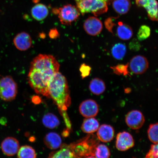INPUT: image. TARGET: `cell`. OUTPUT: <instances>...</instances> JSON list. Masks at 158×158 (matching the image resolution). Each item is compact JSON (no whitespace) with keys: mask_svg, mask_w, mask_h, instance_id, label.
I'll return each mask as SVG.
<instances>
[{"mask_svg":"<svg viewBox=\"0 0 158 158\" xmlns=\"http://www.w3.org/2000/svg\"><path fill=\"white\" fill-rule=\"evenodd\" d=\"M48 87L49 98L58 106L68 129L70 130L71 124L67 110L71 105V99L66 78L59 72L55 73L49 81Z\"/></svg>","mask_w":158,"mask_h":158,"instance_id":"obj_1","label":"cell"},{"mask_svg":"<svg viewBox=\"0 0 158 158\" xmlns=\"http://www.w3.org/2000/svg\"><path fill=\"white\" fill-rule=\"evenodd\" d=\"M52 76L38 69L30 68L27 79L30 85L36 93L49 98L48 84Z\"/></svg>","mask_w":158,"mask_h":158,"instance_id":"obj_2","label":"cell"},{"mask_svg":"<svg viewBox=\"0 0 158 158\" xmlns=\"http://www.w3.org/2000/svg\"><path fill=\"white\" fill-rule=\"evenodd\" d=\"M98 140L94 134H89L77 143L71 144L75 158H94V151Z\"/></svg>","mask_w":158,"mask_h":158,"instance_id":"obj_3","label":"cell"},{"mask_svg":"<svg viewBox=\"0 0 158 158\" xmlns=\"http://www.w3.org/2000/svg\"><path fill=\"white\" fill-rule=\"evenodd\" d=\"M76 2L77 7L82 15L91 13L97 17L108 10L107 4L103 0H82Z\"/></svg>","mask_w":158,"mask_h":158,"instance_id":"obj_4","label":"cell"},{"mask_svg":"<svg viewBox=\"0 0 158 158\" xmlns=\"http://www.w3.org/2000/svg\"><path fill=\"white\" fill-rule=\"evenodd\" d=\"M30 67L43 69L55 74L59 72L60 64L52 55L40 54L33 59Z\"/></svg>","mask_w":158,"mask_h":158,"instance_id":"obj_5","label":"cell"},{"mask_svg":"<svg viewBox=\"0 0 158 158\" xmlns=\"http://www.w3.org/2000/svg\"><path fill=\"white\" fill-rule=\"evenodd\" d=\"M18 92L17 85L10 76L3 77L0 80V98L5 102L14 100Z\"/></svg>","mask_w":158,"mask_h":158,"instance_id":"obj_6","label":"cell"},{"mask_svg":"<svg viewBox=\"0 0 158 158\" xmlns=\"http://www.w3.org/2000/svg\"><path fill=\"white\" fill-rule=\"evenodd\" d=\"M53 13L57 15L62 24L69 25L77 19L80 12L77 7L71 5H67L64 6L53 9Z\"/></svg>","mask_w":158,"mask_h":158,"instance_id":"obj_7","label":"cell"},{"mask_svg":"<svg viewBox=\"0 0 158 158\" xmlns=\"http://www.w3.org/2000/svg\"><path fill=\"white\" fill-rule=\"evenodd\" d=\"M125 122L128 127L133 130L141 128L145 122V118L141 112L133 110L128 112L125 117Z\"/></svg>","mask_w":158,"mask_h":158,"instance_id":"obj_8","label":"cell"},{"mask_svg":"<svg viewBox=\"0 0 158 158\" xmlns=\"http://www.w3.org/2000/svg\"><path fill=\"white\" fill-rule=\"evenodd\" d=\"M128 67L134 74H141L147 70L149 68V63L145 56L137 55L131 59L128 64Z\"/></svg>","mask_w":158,"mask_h":158,"instance_id":"obj_9","label":"cell"},{"mask_svg":"<svg viewBox=\"0 0 158 158\" xmlns=\"http://www.w3.org/2000/svg\"><path fill=\"white\" fill-rule=\"evenodd\" d=\"M134 141L133 136L127 131L120 132L116 137V147L118 151H125L133 148Z\"/></svg>","mask_w":158,"mask_h":158,"instance_id":"obj_10","label":"cell"},{"mask_svg":"<svg viewBox=\"0 0 158 158\" xmlns=\"http://www.w3.org/2000/svg\"><path fill=\"white\" fill-rule=\"evenodd\" d=\"M79 111L85 118L94 117L99 112V106L96 101L92 99L84 101L79 106Z\"/></svg>","mask_w":158,"mask_h":158,"instance_id":"obj_11","label":"cell"},{"mask_svg":"<svg viewBox=\"0 0 158 158\" xmlns=\"http://www.w3.org/2000/svg\"><path fill=\"white\" fill-rule=\"evenodd\" d=\"M19 148L18 140L13 137L5 138L1 144L2 151L7 156H13L15 155L18 152Z\"/></svg>","mask_w":158,"mask_h":158,"instance_id":"obj_12","label":"cell"},{"mask_svg":"<svg viewBox=\"0 0 158 158\" xmlns=\"http://www.w3.org/2000/svg\"><path fill=\"white\" fill-rule=\"evenodd\" d=\"M84 28L89 35L96 36L101 32L103 28L102 21L94 17H89L85 21Z\"/></svg>","mask_w":158,"mask_h":158,"instance_id":"obj_13","label":"cell"},{"mask_svg":"<svg viewBox=\"0 0 158 158\" xmlns=\"http://www.w3.org/2000/svg\"><path fill=\"white\" fill-rule=\"evenodd\" d=\"M32 39L28 33L22 32L18 33L13 39L15 46L21 51L27 50L32 45Z\"/></svg>","mask_w":158,"mask_h":158,"instance_id":"obj_14","label":"cell"},{"mask_svg":"<svg viewBox=\"0 0 158 158\" xmlns=\"http://www.w3.org/2000/svg\"><path fill=\"white\" fill-rule=\"evenodd\" d=\"M114 128L108 124H103L100 126L97 131V137L99 141L104 143H108L114 139Z\"/></svg>","mask_w":158,"mask_h":158,"instance_id":"obj_15","label":"cell"},{"mask_svg":"<svg viewBox=\"0 0 158 158\" xmlns=\"http://www.w3.org/2000/svg\"><path fill=\"white\" fill-rule=\"evenodd\" d=\"M44 142L47 147L51 149H58L62 145L60 135L55 132H50L46 134L44 138Z\"/></svg>","mask_w":158,"mask_h":158,"instance_id":"obj_16","label":"cell"},{"mask_svg":"<svg viewBox=\"0 0 158 158\" xmlns=\"http://www.w3.org/2000/svg\"><path fill=\"white\" fill-rule=\"evenodd\" d=\"M31 13L33 19L37 21H41L48 16L49 11L46 6L43 4L38 3L32 7Z\"/></svg>","mask_w":158,"mask_h":158,"instance_id":"obj_17","label":"cell"},{"mask_svg":"<svg viewBox=\"0 0 158 158\" xmlns=\"http://www.w3.org/2000/svg\"><path fill=\"white\" fill-rule=\"evenodd\" d=\"M100 124L97 119L94 118H86L84 120L81 130L85 133L92 134L98 131Z\"/></svg>","mask_w":158,"mask_h":158,"instance_id":"obj_18","label":"cell"},{"mask_svg":"<svg viewBox=\"0 0 158 158\" xmlns=\"http://www.w3.org/2000/svg\"><path fill=\"white\" fill-rule=\"evenodd\" d=\"M116 33L118 38L124 40H127L133 35V31L129 25L122 22H118Z\"/></svg>","mask_w":158,"mask_h":158,"instance_id":"obj_19","label":"cell"},{"mask_svg":"<svg viewBox=\"0 0 158 158\" xmlns=\"http://www.w3.org/2000/svg\"><path fill=\"white\" fill-rule=\"evenodd\" d=\"M49 158H75L72 148L70 145L62 144L58 151L52 152L49 154Z\"/></svg>","mask_w":158,"mask_h":158,"instance_id":"obj_20","label":"cell"},{"mask_svg":"<svg viewBox=\"0 0 158 158\" xmlns=\"http://www.w3.org/2000/svg\"><path fill=\"white\" fill-rule=\"evenodd\" d=\"M89 89L93 94L96 95H100L103 94L105 91L106 85L103 80L96 78L91 81Z\"/></svg>","mask_w":158,"mask_h":158,"instance_id":"obj_21","label":"cell"},{"mask_svg":"<svg viewBox=\"0 0 158 158\" xmlns=\"http://www.w3.org/2000/svg\"><path fill=\"white\" fill-rule=\"evenodd\" d=\"M112 6L114 11L120 15H125L131 7L130 0H114Z\"/></svg>","mask_w":158,"mask_h":158,"instance_id":"obj_22","label":"cell"},{"mask_svg":"<svg viewBox=\"0 0 158 158\" xmlns=\"http://www.w3.org/2000/svg\"><path fill=\"white\" fill-rule=\"evenodd\" d=\"M145 8L151 20L158 21V3L156 0H148Z\"/></svg>","mask_w":158,"mask_h":158,"instance_id":"obj_23","label":"cell"},{"mask_svg":"<svg viewBox=\"0 0 158 158\" xmlns=\"http://www.w3.org/2000/svg\"><path fill=\"white\" fill-rule=\"evenodd\" d=\"M42 122L45 127L54 129L59 126L60 121L57 116L52 113L45 114L42 118Z\"/></svg>","mask_w":158,"mask_h":158,"instance_id":"obj_24","label":"cell"},{"mask_svg":"<svg viewBox=\"0 0 158 158\" xmlns=\"http://www.w3.org/2000/svg\"><path fill=\"white\" fill-rule=\"evenodd\" d=\"M127 51L125 45L118 43L114 45L111 49V54L114 58L117 60H122L124 58Z\"/></svg>","mask_w":158,"mask_h":158,"instance_id":"obj_25","label":"cell"},{"mask_svg":"<svg viewBox=\"0 0 158 158\" xmlns=\"http://www.w3.org/2000/svg\"><path fill=\"white\" fill-rule=\"evenodd\" d=\"M36 156L34 149L27 145L22 146L17 153V157L19 158H35Z\"/></svg>","mask_w":158,"mask_h":158,"instance_id":"obj_26","label":"cell"},{"mask_svg":"<svg viewBox=\"0 0 158 158\" xmlns=\"http://www.w3.org/2000/svg\"><path fill=\"white\" fill-rule=\"evenodd\" d=\"M110 156L109 148L104 144H98L96 146L94 153V158H108Z\"/></svg>","mask_w":158,"mask_h":158,"instance_id":"obj_27","label":"cell"},{"mask_svg":"<svg viewBox=\"0 0 158 158\" xmlns=\"http://www.w3.org/2000/svg\"><path fill=\"white\" fill-rule=\"evenodd\" d=\"M148 135L152 143H158V123L150 124L148 130Z\"/></svg>","mask_w":158,"mask_h":158,"instance_id":"obj_28","label":"cell"},{"mask_svg":"<svg viewBox=\"0 0 158 158\" xmlns=\"http://www.w3.org/2000/svg\"><path fill=\"white\" fill-rule=\"evenodd\" d=\"M151 31L150 27L148 26H141L138 31L137 38L140 41H143L147 39L151 35Z\"/></svg>","mask_w":158,"mask_h":158,"instance_id":"obj_29","label":"cell"},{"mask_svg":"<svg viewBox=\"0 0 158 158\" xmlns=\"http://www.w3.org/2000/svg\"><path fill=\"white\" fill-rule=\"evenodd\" d=\"M128 64H120L117 66L111 67L114 74L118 75H123L124 76L129 75L128 71Z\"/></svg>","mask_w":158,"mask_h":158,"instance_id":"obj_30","label":"cell"},{"mask_svg":"<svg viewBox=\"0 0 158 158\" xmlns=\"http://www.w3.org/2000/svg\"><path fill=\"white\" fill-rule=\"evenodd\" d=\"M147 158H158V143L151 145L149 152L146 155Z\"/></svg>","mask_w":158,"mask_h":158,"instance_id":"obj_31","label":"cell"},{"mask_svg":"<svg viewBox=\"0 0 158 158\" xmlns=\"http://www.w3.org/2000/svg\"><path fill=\"white\" fill-rule=\"evenodd\" d=\"M80 70L81 73V76L82 78H84L90 74L91 68L85 64H83L81 65Z\"/></svg>","mask_w":158,"mask_h":158,"instance_id":"obj_32","label":"cell"},{"mask_svg":"<svg viewBox=\"0 0 158 158\" xmlns=\"http://www.w3.org/2000/svg\"><path fill=\"white\" fill-rule=\"evenodd\" d=\"M114 23L112 18H109L106 19L105 22V24L106 29L110 32H112V30L114 26Z\"/></svg>","mask_w":158,"mask_h":158,"instance_id":"obj_33","label":"cell"},{"mask_svg":"<svg viewBox=\"0 0 158 158\" xmlns=\"http://www.w3.org/2000/svg\"><path fill=\"white\" fill-rule=\"evenodd\" d=\"M59 33L56 29L51 30L49 33V37L51 38L55 39L59 36Z\"/></svg>","mask_w":158,"mask_h":158,"instance_id":"obj_34","label":"cell"},{"mask_svg":"<svg viewBox=\"0 0 158 158\" xmlns=\"http://www.w3.org/2000/svg\"><path fill=\"white\" fill-rule=\"evenodd\" d=\"M148 0H136V4L138 6L145 8L147 5Z\"/></svg>","mask_w":158,"mask_h":158,"instance_id":"obj_35","label":"cell"},{"mask_svg":"<svg viewBox=\"0 0 158 158\" xmlns=\"http://www.w3.org/2000/svg\"><path fill=\"white\" fill-rule=\"evenodd\" d=\"M32 101L35 104H38L41 102V99L38 96H35L32 98Z\"/></svg>","mask_w":158,"mask_h":158,"instance_id":"obj_36","label":"cell"},{"mask_svg":"<svg viewBox=\"0 0 158 158\" xmlns=\"http://www.w3.org/2000/svg\"><path fill=\"white\" fill-rule=\"evenodd\" d=\"M103 1H105L106 3L107 4V5H110L114 0H103Z\"/></svg>","mask_w":158,"mask_h":158,"instance_id":"obj_37","label":"cell"},{"mask_svg":"<svg viewBox=\"0 0 158 158\" xmlns=\"http://www.w3.org/2000/svg\"><path fill=\"white\" fill-rule=\"evenodd\" d=\"M74 1H76V2L79 1H82V0H74Z\"/></svg>","mask_w":158,"mask_h":158,"instance_id":"obj_38","label":"cell"}]
</instances>
